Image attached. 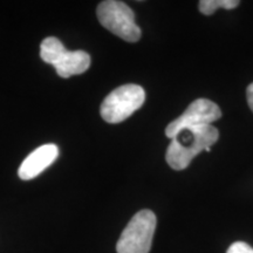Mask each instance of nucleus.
Wrapping results in <instances>:
<instances>
[{"instance_id":"f257e3e1","label":"nucleus","mask_w":253,"mask_h":253,"mask_svg":"<svg viewBox=\"0 0 253 253\" xmlns=\"http://www.w3.org/2000/svg\"><path fill=\"white\" fill-rule=\"evenodd\" d=\"M219 131L212 125L188 126L178 131L167 149L166 160L173 170H184L202 151H210Z\"/></svg>"},{"instance_id":"f03ea898","label":"nucleus","mask_w":253,"mask_h":253,"mask_svg":"<svg viewBox=\"0 0 253 253\" xmlns=\"http://www.w3.org/2000/svg\"><path fill=\"white\" fill-rule=\"evenodd\" d=\"M43 62L52 65L60 78L68 79L82 74L90 67V55L84 50H68L58 38L48 37L40 45Z\"/></svg>"},{"instance_id":"7ed1b4c3","label":"nucleus","mask_w":253,"mask_h":253,"mask_svg":"<svg viewBox=\"0 0 253 253\" xmlns=\"http://www.w3.org/2000/svg\"><path fill=\"white\" fill-rule=\"evenodd\" d=\"M96 15L100 24L128 42L141 38V28L135 21V13L128 5L118 0H106L97 6Z\"/></svg>"},{"instance_id":"20e7f679","label":"nucleus","mask_w":253,"mask_h":253,"mask_svg":"<svg viewBox=\"0 0 253 253\" xmlns=\"http://www.w3.org/2000/svg\"><path fill=\"white\" fill-rule=\"evenodd\" d=\"M156 214L141 210L131 218L116 244L118 253H149L156 230Z\"/></svg>"},{"instance_id":"39448f33","label":"nucleus","mask_w":253,"mask_h":253,"mask_svg":"<svg viewBox=\"0 0 253 253\" xmlns=\"http://www.w3.org/2000/svg\"><path fill=\"white\" fill-rule=\"evenodd\" d=\"M145 91L138 84H129L114 89L101 104L100 113L108 123H120L143 106Z\"/></svg>"},{"instance_id":"423d86ee","label":"nucleus","mask_w":253,"mask_h":253,"mask_svg":"<svg viewBox=\"0 0 253 253\" xmlns=\"http://www.w3.org/2000/svg\"><path fill=\"white\" fill-rule=\"evenodd\" d=\"M220 118L221 110L218 104L208 99H197L190 103V106L181 116L168 125L166 135L167 137L172 140L182 129L188 128V126L212 125Z\"/></svg>"},{"instance_id":"0eeeda50","label":"nucleus","mask_w":253,"mask_h":253,"mask_svg":"<svg viewBox=\"0 0 253 253\" xmlns=\"http://www.w3.org/2000/svg\"><path fill=\"white\" fill-rule=\"evenodd\" d=\"M59 156V149L55 144L48 143L40 145L25 158L19 167L18 175L23 181H30L39 176L50 164L54 163Z\"/></svg>"},{"instance_id":"6e6552de","label":"nucleus","mask_w":253,"mask_h":253,"mask_svg":"<svg viewBox=\"0 0 253 253\" xmlns=\"http://www.w3.org/2000/svg\"><path fill=\"white\" fill-rule=\"evenodd\" d=\"M240 1L238 0H201L198 8L202 14L211 15L217 11L218 8L233 9L238 7Z\"/></svg>"},{"instance_id":"1a4fd4ad","label":"nucleus","mask_w":253,"mask_h":253,"mask_svg":"<svg viewBox=\"0 0 253 253\" xmlns=\"http://www.w3.org/2000/svg\"><path fill=\"white\" fill-rule=\"evenodd\" d=\"M226 253H253V249L244 242H236L230 246Z\"/></svg>"},{"instance_id":"9d476101","label":"nucleus","mask_w":253,"mask_h":253,"mask_svg":"<svg viewBox=\"0 0 253 253\" xmlns=\"http://www.w3.org/2000/svg\"><path fill=\"white\" fill-rule=\"evenodd\" d=\"M246 97H248V103L250 109L253 112V82L248 87V90H246Z\"/></svg>"}]
</instances>
